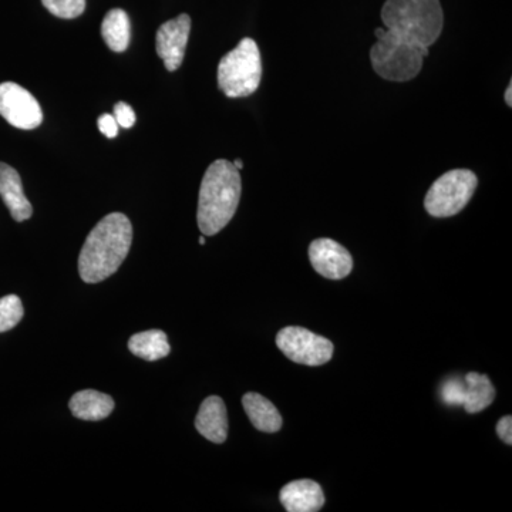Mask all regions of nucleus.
<instances>
[{
	"instance_id": "nucleus-14",
	"label": "nucleus",
	"mask_w": 512,
	"mask_h": 512,
	"mask_svg": "<svg viewBox=\"0 0 512 512\" xmlns=\"http://www.w3.org/2000/svg\"><path fill=\"white\" fill-rule=\"evenodd\" d=\"M69 407L77 419L100 421L107 419L113 413L114 400L109 394L96 392V390H82L74 394Z\"/></svg>"
},
{
	"instance_id": "nucleus-18",
	"label": "nucleus",
	"mask_w": 512,
	"mask_h": 512,
	"mask_svg": "<svg viewBox=\"0 0 512 512\" xmlns=\"http://www.w3.org/2000/svg\"><path fill=\"white\" fill-rule=\"evenodd\" d=\"M104 42L113 52L121 53L130 45V19L123 9H113L107 13L101 25Z\"/></svg>"
},
{
	"instance_id": "nucleus-6",
	"label": "nucleus",
	"mask_w": 512,
	"mask_h": 512,
	"mask_svg": "<svg viewBox=\"0 0 512 512\" xmlns=\"http://www.w3.org/2000/svg\"><path fill=\"white\" fill-rule=\"evenodd\" d=\"M478 185L477 175L470 170H451L441 175L424 198V208L431 217H454L466 208Z\"/></svg>"
},
{
	"instance_id": "nucleus-27",
	"label": "nucleus",
	"mask_w": 512,
	"mask_h": 512,
	"mask_svg": "<svg viewBox=\"0 0 512 512\" xmlns=\"http://www.w3.org/2000/svg\"><path fill=\"white\" fill-rule=\"evenodd\" d=\"M200 244H201V245H204V244H205V235H204V237H201V238H200Z\"/></svg>"
},
{
	"instance_id": "nucleus-26",
	"label": "nucleus",
	"mask_w": 512,
	"mask_h": 512,
	"mask_svg": "<svg viewBox=\"0 0 512 512\" xmlns=\"http://www.w3.org/2000/svg\"><path fill=\"white\" fill-rule=\"evenodd\" d=\"M235 168H237V170L241 171L242 168H244V164H242V161L241 160H235Z\"/></svg>"
},
{
	"instance_id": "nucleus-5",
	"label": "nucleus",
	"mask_w": 512,
	"mask_h": 512,
	"mask_svg": "<svg viewBox=\"0 0 512 512\" xmlns=\"http://www.w3.org/2000/svg\"><path fill=\"white\" fill-rule=\"evenodd\" d=\"M376 39L370 49V62L382 79L403 83L419 76L429 49L403 45L383 35L376 36Z\"/></svg>"
},
{
	"instance_id": "nucleus-20",
	"label": "nucleus",
	"mask_w": 512,
	"mask_h": 512,
	"mask_svg": "<svg viewBox=\"0 0 512 512\" xmlns=\"http://www.w3.org/2000/svg\"><path fill=\"white\" fill-rule=\"evenodd\" d=\"M43 6L60 19L79 18L86 9V0H42Z\"/></svg>"
},
{
	"instance_id": "nucleus-13",
	"label": "nucleus",
	"mask_w": 512,
	"mask_h": 512,
	"mask_svg": "<svg viewBox=\"0 0 512 512\" xmlns=\"http://www.w3.org/2000/svg\"><path fill=\"white\" fill-rule=\"evenodd\" d=\"M0 197L13 220L23 222L32 217L33 207L23 191L20 175L15 168L5 163H0Z\"/></svg>"
},
{
	"instance_id": "nucleus-12",
	"label": "nucleus",
	"mask_w": 512,
	"mask_h": 512,
	"mask_svg": "<svg viewBox=\"0 0 512 512\" xmlns=\"http://www.w3.org/2000/svg\"><path fill=\"white\" fill-rule=\"evenodd\" d=\"M195 427L201 436L212 443H225L228 437V413L221 397L210 396L202 402Z\"/></svg>"
},
{
	"instance_id": "nucleus-11",
	"label": "nucleus",
	"mask_w": 512,
	"mask_h": 512,
	"mask_svg": "<svg viewBox=\"0 0 512 512\" xmlns=\"http://www.w3.org/2000/svg\"><path fill=\"white\" fill-rule=\"evenodd\" d=\"M279 500L288 512H316L325 505L322 487L312 480L288 483L279 493Z\"/></svg>"
},
{
	"instance_id": "nucleus-22",
	"label": "nucleus",
	"mask_w": 512,
	"mask_h": 512,
	"mask_svg": "<svg viewBox=\"0 0 512 512\" xmlns=\"http://www.w3.org/2000/svg\"><path fill=\"white\" fill-rule=\"evenodd\" d=\"M114 119H116L120 127L131 128L136 124L137 117L134 110L131 109L128 104L120 101V103H117L116 107H114Z\"/></svg>"
},
{
	"instance_id": "nucleus-1",
	"label": "nucleus",
	"mask_w": 512,
	"mask_h": 512,
	"mask_svg": "<svg viewBox=\"0 0 512 512\" xmlns=\"http://www.w3.org/2000/svg\"><path fill=\"white\" fill-rule=\"evenodd\" d=\"M133 225L126 215L113 212L90 232L79 256V274L86 284H99L119 271L130 252Z\"/></svg>"
},
{
	"instance_id": "nucleus-19",
	"label": "nucleus",
	"mask_w": 512,
	"mask_h": 512,
	"mask_svg": "<svg viewBox=\"0 0 512 512\" xmlns=\"http://www.w3.org/2000/svg\"><path fill=\"white\" fill-rule=\"evenodd\" d=\"M25 309L19 296L8 295L0 298V333L15 328L23 319Z\"/></svg>"
},
{
	"instance_id": "nucleus-9",
	"label": "nucleus",
	"mask_w": 512,
	"mask_h": 512,
	"mask_svg": "<svg viewBox=\"0 0 512 512\" xmlns=\"http://www.w3.org/2000/svg\"><path fill=\"white\" fill-rule=\"evenodd\" d=\"M190 32L191 18L185 13L178 18L168 20L158 29L157 53L163 59L168 72H175L183 64Z\"/></svg>"
},
{
	"instance_id": "nucleus-21",
	"label": "nucleus",
	"mask_w": 512,
	"mask_h": 512,
	"mask_svg": "<svg viewBox=\"0 0 512 512\" xmlns=\"http://www.w3.org/2000/svg\"><path fill=\"white\" fill-rule=\"evenodd\" d=\"M464 382L461 380H448L441 387V397L444 402L451 406H461L463 403Z\"/></svg>"
},
{
	"instance_id": "nucleus-4",
	"label": "nucleus",
	"mask_w": 512,
	"mask_h": 512,
	"mask_svg": "<svg viewBox=\"0 0 512 512\" xmlns=\"http://www.w3.org/2000/svg\"><path fill=\"white\" fill-rule=\"evenodd\" d=\"M262 60L255 40L245 37L218 64V87L229 99L248 97L258 90Z\"/></svg>"
},
{
	"instance_id": "nucleus-2",
	"label": "nucleus",
	"mask_w": 512,
	"mask_h": 512,
	"mask_svg": "<svg viewBox=\"0 0 512 512\" xmlns=\"http://www.w3.org/2000/svg\"><path fill=\"white\" fill-rule=\"evenodd\" d=\"M380 16L384 28H377L375 36L383 35L421 50L436 43L443 30L440 0H386Z\"/></svg>"
},
{
	"instance_id": "nucleus-17",
	"label": "nucleus",
	"mask_w": 512,
	"mask_h": 512,
	"mask_svg": "<svg viewBox=\"0 0 512 512\" xmlns=\"http://www.w3.org/2000/svg\"><path fill=\"white\" fill-rule=\"evenodd\" d=\"M128 349L134 356L148 362H156L170 355L171 348L163 330H147L137 333L128 340Z\"/></svg>"
},
{
	"instance_id": "nucleus-25",
	"label": "nucleus",
	"mask_w": 512,
	"mask_h": 512,
	"mask_svg": "<svg viewBox=\"0 0 512 512\" xmlns=\"http://www.w3.org/2000/svg\"><path fill=\"white\" fill-rule=\"evenodd\" d=\"M505 103L508 104V106H512V84L510 83V86H508V89L505 90Z\"/></svg>"
},
{
	"instance_id": "nucleus-10",
	"label": "nucleus",
	"mask_w": 512,
	"mask_h": 512,
	"mask_svg": "<svg viewBox=\"0 0 512 512\" xmlns=\"http://www.w3.org/2000/svg\"><path fill=\"white\" fill-rule=\"evenodd\" d=\"M309 259L319 275L335 281L346 278L353 269V258L348 249L329 238L315 239L309 245Z\"/></svg>"
},
{
	"instance_id": "nucleus-23",
	"label": "nucleus",
	"mask_w": 512,
	"mask_h": 512,
	"mask_svg": "<svg viewBox=\"0 0 512 512\" xmlns=\"http://www.w3.org/2000/svg\"><path fill=\"white\" fill-rule=\"evenodd\" d=\"M97 124H99L101 134H104L107 138H114L119 134V124H117L114 116H110V114H103Z\"/></svg>"
},
{
	"instance_id": "nucleus-8",
	"label": "nucleus",
	"mask_w": 512,
	"mask_h": 512,
	"mask_svg": "<svg viewBox=\"0 0 512 512\" xmlns=\"http://www.w3.org/2000/svg\"><path fill=\"white\" fill-rule=\"evenodd\" d=\"M0 116L20 130H33L43 121L39 101L28 90L12 82L0 84Z\"/></svg>"
},
{
	"instance_id": "nucleus-7",
	"label": "nucleus",
	"mask_w": 512,
	"mask_h": 512,
	"mask_svg": "<svg viewBox=\"0 0 512 512\" xmlns=\"http://www.w3.org/2000/svg\"><path fill=\"white\" fill-rule=\"evenodd\" d=\"M276 345L292 362L305 366H322L333 356V343L301 326L279 330Z\"/></svg>"
},
{
	"instance_id": "nucleus-24",
	"label": "nucleus",
	"mask_w": 512,
	"mask_h": 512,
	"mask_svg": "<svg viewBox=\"0 0 512 512\" xmlns=\"http://www.w3.org/2000/svg\"><path fill=\"white\" fill-rule=\"evenodd\" d=\"M497 433L500 436V439L504 441L505 444L511 446L512 444V417L504 416L503 419L498 421L497 424Z\"/></svg>"
},
{
	"instance_id": "nucleus-15",
	"label": "nucleus",
	"mask_w": 512,
	"mask_h": 512,
	"mask_svg": "<svg viewBox=\"0 0 512 512\" xmlns=\"http://www.w3.org/2000/svg\"><path fill=\"white\" fill-rule=\"evenodd\" d=\"M242 406L256 430L276 433L282 429V416L266 397L258 393H247L242 397Z\"/></svg>"
},
{
	"instance_id": "nucleus-3",
	"label": "nucleus",
	"mask_w": 512,
	"mask_h": 512,
	"mask_svg": "<svg viewBox=\"0 0 512 512\" xmlns=\"http://www.w3.org/2000/svg\"><path fill=\"white\" fill-rule=\"evenodd\" d=\"M242 181L234 163L217 160L205 171L198 197L197 221L202 234L212 237L234 218L241 200Z\"/></svg>"
},
{
	"instance_id": "nucleus-16",
	"label": "nucleus",
	"mask_w": 512,
	"mask_h": 512,
	"mask_svg": "<svg viewBox=\"0 0 512 512\" xmlns=\"http://www.w3.org/2000/svg\"><path fill=\"white\" fill-rule=\"evenodd\" d=\"M495 399V387L490 377L471 372L464 379L463 403L467 413H480L490 407Z\"/></svg>"
}]
</instances>
